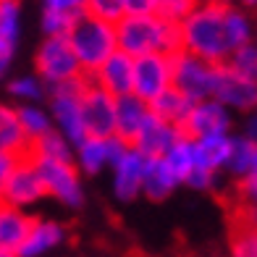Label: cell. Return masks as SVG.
<instances>
[{
    "instance_id": "10",
    "label": "cell",
    "mask_w": 257,
    "mask_h": 257,
    "mask_svg": "<svg viewBox=\"0 0 257 257\" xmlns=\"http://www.w3.org/2000/svg\"><path fill=\"white\" fill-rule=\"evenodd\" d=\"M0 197H3V205L21 207V210H29L42 197H48V189H45L42 176H40L37 166H34L32 155L21 160V166L8 179L0 181Z\"/></svg>"
},
{
    "instance_id": "43",
    "label": "cell",
    "mask_w": 257,
    "mask_h": 257,
    "mask_svg": "<svg viewBox=\"0 0 257 257\" xmlns=\"http://www.w3.org/2000/svg\"><path fill=\"white\" fill-rule=\"evenodd\" d=\"M254 113H257V110H254Z\"/></svg>"
},
{
    "instance_id": "29",
    "label": "cell",
    "mask_w": 257,
    "mask_h": 257,
    "mask_svg": "<svg viewBox=\"0 0 257 257\" xmlns=\"http://www.w3.org/2000/svg\"><path fill=\"white\" fill-rule=\"evenodd\" d=\"M34 155H48V158H58V160H68V163H76V147L68 142V139L53 128L48 137H42L40 142H34L32 147Z\"/></svg>"
},
{
    "instance_id": "40",
    "label": "cell",
    "mask_w": 257,
    "mask_h": 257,
    "mask_svg": "<svg viewBox=\"0 0 257 257\" xmlns=\"http://www.w3.org/2000/svg\"><path fill=\"white\" fill-rule=\"evenodd\" d=\"M197 3H210V6H233V0H197Z\"/></svg>"
},
{
    "instance_id": "5",
    "label": "cell",
    "mask_w": 257,
    "mask_h": 257,
    "mask_svg": "<svg viewBox=\"0 0 257 257\" xmlns=\"http://www.w3.org/2000/svg\"><path fill=\"white\" fill-rule=\"evenodd\" d=\"M34 74L48 84V89L87 76L68 37H45L40 42L34 50Z\"/></svg>"
},
{
    "instance_id": "9",
    "label": "cell",
    "mask_w": 257,
    "mask_h": 257,
    "mask_svg": "<svg viewBox=\"0 0 257 257\" xmlns=\"http://www.w3.org/2000/svg\"><path fill=\"white\" fill-rule=\"evenodd\" d=\"M173 87V58L166 53H150L137 58L134 66V95L145 102L158 100Z\"/></svg>"
},
{
    "instance_id": "4",
    "label": "cell",
    "mask_w": 257,
    "mask_h": 257,
    "mask_svg": "<svg viewBox=\"0 0 257 257\" xmlns=\"http://www.w3.org/2000/svg\"><path fill=\"white\" fill-rule=\"evenodd\" d=\"M87 84H89V76L48 89V110L53 115V123L74 147L89 137L84 123V110H81V92H84Z\"/></svg>"
},
{
    "instance_id": "27",
    "label": "cell",
    "mask_w": 257,
    "mask_h": 257,
    "mask_svg": "<svg viewBox=\"0 0 257 257\" xmlns=\"http://www.w3.org/2000/svg\"><path fill=\"white\" fill-rule=\"evenodd\" d=\"M16 110H19V118H21V123H24V132H27V137L32 139V145H34V142H40L42 137H48V134L53 132V128H55L50 110L40 108L37 102H21Z\"/></svg>"
},
{
    "instance_id": "13",
    "label": "cell",
    "mask_w": 257,
    "mask_h": 257,
    "mask_svg": "<svg viewBox=\"0 0 257 257\" xmlns=\"http://www.w3.org/2000/svg\"><path fill=\"white\" fill-rule=\"evenodd\" d=\"M145 166H147V158L139 153V150L128 147L121 155V160L110 168V173H113V197L118 202H134L137 197L142 194Z\"/></svg>"
},
{
    "instance_id": "38",
    "label": "cell",
    "mask_w": 257,
    "mask_h": 257,
    "mask_svg": "<svg viewBox=\"0 0 257 257\" xmlns=\"http://www.w3.org/2000/svg\"><path fill=\"white\" fill-rule=\"evenodd\" d=\"M21 155H14V153H0V181L8 179L11 173H14L19 166H21Z\"/></svg>"
},
{
    "instance_id": "28",
    "label": "cell",
    "mask_w": 257,
    "mask_h": 257,
    "mask_svg": "<svg viewBox=\"0 0 257 257\" xmlns=\"http://www.w3.org/2000/svg\"><path fill=\"white\" fill-rule=\"evenodd\" d=\"M8 95L21 100V102H40V100L48 97V84H45L37 74L14 76L8 81Z\"/></svg>"
},
{
    "instance_id": "19",
    "label": "cell",
    "mask_w": 257,
    "mask_h": 257,
    "mask_svg": "<svg viewBox=\"0 0 257 257\" xmlns=\"http://www.w3.org/2000/svg\"><path fill=\"white\" fill-rule=\"evenodd\" d=\"M176 186H181L179 176L173 173V168L168 166L166 158H147L145 166V186L142 194L153 202H163L176 192Z\"/></svg>"
},
{
    "instance_id": "6",
    "label": "cell",
    "mask_w": 257,
    "mask_h": 257,
    "mask_svg": "<svg viewBox=\"0 0 257 257\" xmlns=\"http://www.w3.org/2000/svg\"><path fill=\"white\" fill-rule=\"evenodd\" d=\"M32 160L42 176L48 197H53L55 202H61L71 210L84 205V186H81V171L76 168V163L48 158V155H34V153H32Z\"/></svg>"
},
{
    "instance_id": "24",
    "label": "cell",
    "mask_w": 257,
    "mask_h": 257,
    "mask_svg": "<svg viewBox=\"0 0 257 257\" xmlns=\"http://www.w3.org/2000/svg\"><path fill=\"white\" fill-rule=\"evenodd\" d=\"M192 108H194V100H189L176 87H171L168 92H163L158 100L150 102V110H153L158 118L168 121V123L179 126V128H184V123H186V118H189Z\"/></svg>"
},
{
    "instance_id": "17",
    "label": "cell",
    "mask_w": 257,
    "mask_h": 257,
    "mask_svg": "<svg viewBox=\"0 0 257 257\" xmlns=\"http://www.w3.org/2000/svg\"><path fill=\"white\" fill-rule=\"evenodd\" d=\"M181 134H184V128L158 118L155 113H150V118L145 121L142 132L137 134L132 147L139 150L145 158H166V153L173 147V142H176Z\"/></svg>"
},
{
    "instance_id": "8",
    "label": "cell",
    "mask_w": 257,
    "mask_h": 257,
    "mask_svg": "<svg viewBox=\"0 0 257 257\" xmlns=\"http://www.w3.org/2000/svg\"><path fill=\"white\" fill-rule=\"evenodd\" d=\"M213 97L218 102H223L231 113H254L257 110V79L239 74L228 63H220L215 68Z\"/></svg>"
},
{
    "instance_id": "33",
    "label": "cell",
    "mask_w": 257,
    "mask_h": 257,
    "mask_svg": "<svg viewBox=\"0 0 257 257\" xmlns=\"http://www.w3.org/2000/svg\"><path fill=\"white\" fill-rule=\"evenodd\" d=\"M228 66H233L244 76L257 79V42H249V45H244V48H239L228 58Z\"/></svg>"
},
{
    "instance_id": "12",
    "label": "cell",
    "mask_w": 257,
    "mask_h": 257,
    "mask_svg": "<svg viewBox=\"0 0 257 257\" xmlns=\"http://www.w3.org/2000/svg\"><path fill=\"white\" fill-rule=\"evenodd\" d=\"M128 147L132 145L121 137H87L81 145H76V168L84 176H97L100 171L113 168Z\"/></svg>"
},
{
    "instance_id": "3",
    "label": "cell",
    "mask_w": 257,
    "mask_h": 257,
    "mask_svg": "<svg viewBox=\"0 0 257 257\" xmlns=\"http://www.w3.org/2000/svg\"><path fill=\"white\" fill-rule=\"evenodd\" d=\"M68 40H71V48H74V53H76L87 76H92L115 50H118V32H115V24H108V21L95 19L89 14L79 16L71 34H68Z\"/></svg>"
},
{
    "instance_id": "7",
    "label": "cell",
    "mask_w": 257,
    "mask_h": 257,
    "mask_svg": "<svg viewBox=\"0 0 257 257\" xmlns=\"http://www.w3.org/2000/svg\"><path fill=\"white\" fill-rule=\"evenodd\" d=\"M173 87L184 92L189 100H210L215 89V63H207L186 50L173 53Z\"/></svg>"
},
{
    "instance_id": "23",
    "label": "cell",
    "mask_w": 257,
    "mask_h": 257,
    "mask_svg": "<svg viewBox=\"0 0 257 257\" xmlns=\"http://www.w3.org/2000/svg\"><path fill=\"white\" fill-rule=\"evenodd\" d=\"M194 142H197V163L202 168H210L215 173L226 171L233 147V134H210L202 139H194Z\"/></svg>"
},
{
    "instance_id": "21",
    "label": "cell",
    "mask_w": 257,
    "mask_h": 257,
    "mask_svg": "<svg viewBox=\"0 0 257 257\" xmlns=\"http://www.w3.org/2000/svg\"><path fill=\"white\" fill-rule=\"evenodd\" d=\"M66 241V226L58 220H48V218H37L34 228L29 233V239L21 244V249L16 252V257H42L45 252L55 249L58 244Z\"/></svg>"
},
{
    "instance_id": "31",
    "label": "cell",
    "mask_w": 257,
    "mask_h": 257,
    "mask_svg": "<svg viewBox=\"0 0 257 257\" xmlns=\"http://www.w3.org/2000/svg\"><path fill=\"white\" fill-rule=\"evenodd\" d=\"M87 14L108 24H118L126 16V0H87Z\"/></svg>"
},
{
    "instance_id": "16",
    "label": "cell",
    "mask_w": 257,
    "mask_h": 257,
    "mask_svg": "<svg viewBox=\"0 0 257 257\" xmlns=\"http://www.w3.org/2000/svg\"><path fill=\"white\" fill-rule=\"evenodd\" d=\"M34 220L37 215H29V210L11 205L0 207V257H16L21 244L29 239Z\"/></svg>"
},
{
    "instance_id": "18",
    "label": "cell",
    "mask_w": 257,
    "mask_h": 257,
    "mask_svg": "<svg viewBox=\"0 0 257 257\" xmlns=\"http://www.w3.org/2000/svg\"><path fill=\"white\" fill-rule=\"evenodd\" d=\"M21 37V3L0 0V68L8 71Z\"/></svg>"
},
{
    "instance_id": "36",
    "label": "cell",
    "mask_w": 257,
    "mask_h": 257,
    "mask_svg": "<svg viewBox=\"0 0 257 257\" xmlns=\"http://www.w3.org/2000/svg\"><path fill=\"white\" fill-rule=\"evenodd\" d=\"M42 8L63 11V14H71V16H84L87 14V0H42Z\"/></svg>"
},
{
    "instance_id": "42",
    "label": "cell",
    "mask_w": 257,
    "mask_h": 257,
    "mask_svg": "<svg viewBox=\"0 0 257 257\" xmlns=\"http://www.w3.org/2000/svg\"><path fill=\"white\" fill-rule=\"evenodd\" d=\"M254 42H257V37H254Z\"/></svg>"
},
{
    "instance_id": "25",
    "label": "cell",
    "mask_w": 257,
    "mask_h": 257,
    "mask_svg": "<svg viewBox=\"0 0 257 257\" xmlns=\"http://www.w3.org/2000/svg\"><path fill=\"white\" fill-rule=\"evenodd\" d=\"M166 160L173 168V173L179 176V181L186 184V179L192 176V171L200 166V163H197V142L189 134H181L176 142H173V147L166 153Z\"/></svg>"
},
{
    "instance_id": "35",
    "label": "cell",
    "mask_w": 257,
    "mask_h": 257,
    "mask_svg": "<svg viewBox=\"0 0 257 257\" xmlns=\"http://www.w3.org/2000/svg\"><path fill=\"white\" fill-rule=\"evenodd\" d=\"M215 181H218V173H215V171L197 166V168L192 171V176L186 179L184 186H189V189H197V192H210V189L215 186Z\"/></svg>"
},
{
    "instance_id": "34",
    "label": "cell",
    "mask_w": 257,
    "mask_h": 257,
    "mask_svg": "<svg viewBox=\"0 0 257 257\" xmlns=\"http://www.w3.org/2000/svg\"><path fill=\"white\" fill-rule=\"evenodd\" d=\"M231 257H257V228H239L233 233Z\"/></svg>"
},
{
    "instance_id": "11",
    "label": "cell",
    "mask_w": 257,
    "mask_h": 257,
    "mask_svg": "<svg viewBox=\"0 0 257 257\" xmlns=\"http://www.w3.org/2000/svg\"><path fill=\"white\" fill-rule=\"evenodd\" d=\"M81 110L89 137H115V115H118V97L89 79L81 92Z\"/></svg>"
},
{
    "instance_id": "1",
    "label": "cell",
    "mask_w": 257,
    "mask_h": 257,
    "mask_svg": "<svg viewBox=\"0 0 257 257\" xmlns=\"http://www.w3.org/2000/svg\"><path fill=\"white\" fill-rule=\"evenodd\" d=\"M228 6L197 3L181 24V50L202 58L207 63H228L233 55L228 34Z\"/></svg>"
},
{
    "instance_id": "30",
    "label": "cell",
    "mask_w": 257,
    "mask_h": 257,
    "mask_svg": "<svg viewBox=\"0 0 257 257\" xmlns=\"http://www.w3.org/2000/svg\"><path fill=\"white\" fill-rule=\"evenodd\" d=\"M76 21H79V16L63 14V11H48V8H42L40 27H42L45 37H68Z\"/></svg>"
},
{
    "instance_id": "20",
    "label": "cell",
    "mask_w": 257,
    "mask_h": 257,
    "mask_svg": "<svg viewBox=\"0 0 257 257\" xmlns=\"http://www.w3.org/2000/svg\"><path fill=\"white\" fill-rule=\"evenodd\" d=\"M150 102H145L137 95L118 97V115H115V137H121L123 142L134 145L137 134L142 132L145 121L150 118Z\"/></svg>"
},
{
    "instance_id": "39",
    "label": "cell",
    "mask_w": 257,
    "mask_h": 257,
    "mask_svg": "<svg viewBox=\"0 0 257 257\" xmlns=\"http://www.w3.org/2000/svg\"><path fill=\"white\" fill-rule=\"evenodd\" d=\"M244 137H249L252 142L257 145V113H249L247 115V123H244V132H241Z\"/></svg>"
},
{
    "instance_id": "37",
    "label": "cell",
    "mask_w": 257,
    "mask_h": 257,
    "mask_svg": "<svg viewBox=\"0 0 257 257\" xmlns=\"http://www.w3.org/2000/svg\"><path fill=\"white\" fill-rule=\"evenodd\" d=\"M158 0H126V16H150L155 14Z\"/></svg>"
},
{
    "instance_id": "32",
    "label": "cell",
    "mask_w": 257,
    "mask_h": 257,
    "mask_svg": "<svg viewBox=\"0 0 257 257\" xmlns=\"http://www.w3.org/2000/svg\"><path fill=\"white\" fill-rule=\"evenodd\" d=\"M197 0H158L155 16H160L168 24H184V19L194 11Z\"/></svg>"
},
{
    "instance_id": "2",
    "label": "cell",
    "mask_w": 257,
    "mask_h": 257,
    "mask_svg": "<svg viewBox=\"0 0 257 257\" xmlns=\"http://www.w3.org/2000/svg\"><path fill=\"white\" fill-rule=\"evenodd\" d=\"M118 50L132 58H142L150 53L173 55L181 50V24H168L160 16H123L118 24Z\"/></svg>"
},
{
    "instance_id": "26",
    "label": "cell",
    "mask_w": 257,
    "mask_h": 257,
    "mask_svg": "<svg viewBox=\"0 0 257 257\" xmlns=\"http://www.w3.org/2000/svg\"><path fill=\"white\" fill-rule=\"evenodd\" d=\"M254 160H257V145L244 134H233V147H231L226 173L231 179L241 181L244 176H249V173L254 171Z\"/></svg>"
},
{
    "instance_id": "14",
    "label": "cell",
    "mask_w": 257,
    "mask_h": 257,
    "mask_svg": "<svg viewBox=\"0 0 257 257\" xmlns=\"http://www.w3.org/2000/svg\"><path fill=\"white\" fill-rule=\"evenodd\" d=\"M184 134L192 139H202L210 134H231V110L215 97L194 102L189 118L184 123Z\"/></svg>"
},
{
    "instance_id": "41",
    "label": "cell",
    "mask_w": 257,
    "mask_h": 257,
    "mask_svg": "<svg viewBox=\"0 0 257 257\" xmlns=\"http://www.w3.org/2000/svg\"><path fill=\"white\" fill-rule=\"evenodd\" d=\"M239 6L247 11H257V0H239Z\"/></svg>"
},
{
    "instance_id": "15",
    "label": "cell",
    "mask_w": 257,
    "mask_h": 257,
    "mask_svg": "<svg viewBox=\"0 0 257 257\" xmlns=\"http://www.w3.org/2000/svg\"><path fill=\"white\" fill-rule=\"evenodd\" d=\"M134 66H137V58H132L123 50H115L89 79L102 89H108L110 95L126 97V95H134Z\"/></svg>"
},
{
    "instance_id": "22",
    "label": "cell",
    "mask_w": 257,
    "mask_h": 257,
    "mask_svg": "<svg viewBox=\"0 0 257 257\" xmlns=\"http://www.w3.org/2000/svg\"><path fill=\"white\" fill-rule=\"evenodd\" d=\"M32 147L34 145L24 132L19 110L3 105V108H0V153H14V155H21V158H29Z\"/></svg>"
}]
</instances>
